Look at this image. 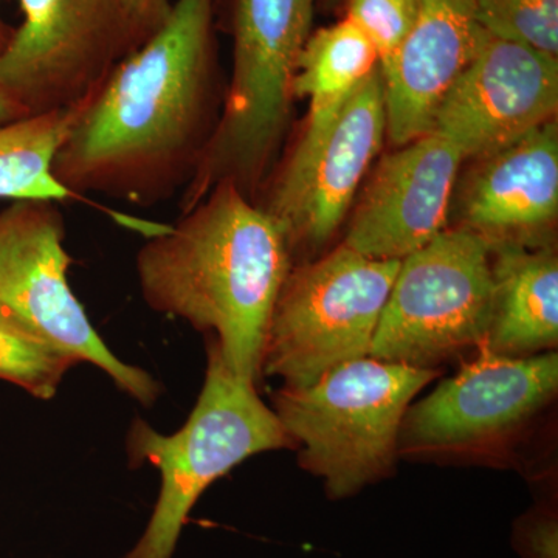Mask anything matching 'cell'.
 Instances as JSON below:
<instances>
[{
    "mask_svg": "<svg viewBox=\"0 0 558 558\" xmlns=\"http://www.w3.org/2000/svg\"><path fill=\"white\" fill-rule=\"evenodd\" d=\"M475 160L459 191V227L490 245H545L558 215L557 121Z\"/></svg>",
    "mask_w": 558,
    "mask_h": 558,
    "instance_id": "cell-14",
    "label": "cell"
},
{
    "mask_svg": "<svg viewBox=\"0 0 558 558\" xmlns=\"http://www.w3.org/2000/svg\"><path fill=\"white\" fill-rule=\"evenodd\" d=\"M207 355L199 399L179 432L160 435L137 418L128 433L131 464L159 469L161 488L148 529L124 558H171L191 509L216 480L253 454L295 447L256 384L229 368L215 339Z\"/></svg>",
    "mask_w": 558,
    "mask_h": 558,
    "instance_id": "cell-4",
    "label": "cell"
},
{
    "mask_svg": "<svg viewBox=\"0 0 558 558\" xmlns=\"http://www.w3.org/2000/svg\"><path fill=\"white\" fill-rule=\"evenodd\" d=\"M399 266L343 244L317 263L292 267L271 311L260 374L304 388L368 357Z\"/></svg>",
    "mask_w": 558,
    "mask_h": 558,
    "instance_id": "cell-6",
    "label": "cell"
},
{
    "mask_svg": "<svg viewBox=\"0 0 558 558\" xmlns=\"http://www.w3.org/2000/svg\"><path fill=\"white\" fill-rule=\"evenodd\" d=\"M64 241L65 219L58 202L14 201L0 211V314L76 362L105 371L117 387L143 405H153L159 384L110 352L72 292L73 258Z\"/></svg>",
    "mask_w": 558,
    "mask_h": 558,
    "instance_id": "cell-8",
    "label": "cell"
},
{
    "mask_svg": "<svg viewBox=\"0 0 558 558\" xmlns=\"http://www.w3.org/2000/svg\"><path fill=\"white\" fill-rule=\"evenodd\" d=\"M494 315L484 347L529 357L558 343V260L548 245L495 244Z\"/></svg>",
    "mask_w": 558,
    "mask_h": 558,
    "instance_id": "cell-16",
    "label": "cell"
},
{
    "mask_svg": "<svg viewBox=\"0 0 558 558\" xmlns=\"http://www.w3.org/2000/svg\"><path fill=\"white\" fill-rule=\"evenodd\" d=\"M438 374L368 355L307 387H282L274 411L303 447L301 465L325 480L330 497L343 498L389 472L411 400Z\"/></svg>",
    "mask_w": 558,
    "mask_h": 558,
    "instance_id": "cell-5",
    "label": "cell"
},
{
    "mask_svg": "<svg viewBox=\"0 0 558 558\" xmlns=\"http://www.w3.org/2000/svg\"><path fill=\"white\" fill-rule=\"evenodd\" d=\"M314 7L315 0H234L233 73L215 135L182 191L180 211L199 204L223 180L255 201L288 130Z\"/></svg>",
    "mask_w": 558,
    "mask_h": 558,
    "instance_id": "cell-3",
    "label": "cell"
},
{
    "mask_svg": "<svg viewBox=\"0 0 558 558\" xmlns=\"http://www.w3.org/2000/svg\"><path fill=\"white\" fill-rule=\"evenodd\" d=\"M494 315L490 244L447 227L400 260L369 357L438 369L465 349L484 347Z\"/></svg>",
    "mask_w": 558,
    "mask_h": 558,
    "instance_id": "cell-7",
    "label": "cell"
},
{
    "mask_svg": "<svg viewBox=\"0 0 558 558\" xmlns=\"http://www.w3.org/2000/svg\"><path fill=\"white\" fill-rule=\"evenodd\" d=\"M417 0H349V21L365 33L387 75L416 20Z\"/></svg>",
    "mask_w": 558,
    "mask_h": 558,
    "instance_id": "cell-21",
    "label": "cell"
},
{
    "mask_svg": "<svg viewBox=\"0 0 558 558\" xmlns=\"http://www.w3.org/2000/svg\"><path fill=\"white\" fill-rule=\"evenodd\" d=\"M80 109L81 105L0 124V199H78L57 182L51 165Z\"/></svg>",
    "mask_w": 558,
    "mask_h": 558,
    "instance_id": "cell-18",
    "label": "cell"
},
{
    "mask_svg": "<svg viewBox=\"0 0 558 558\" xmlns=\"http://www.w3.org/2000/svg\"><path fill=\"white\" fill-rule=\"evenodd\" d=\"M481 33L475 0H417L409 38L384 75L387 135L396 146L432 131L436 109L472 60Z\"/></svg>",
    "mask_w": 558,
    "mask_h": 558,
    "instance_id": "cell-15",
    "label": "cell"
},
{
    "mask_svg": "<svg viewBox=\"0 0 558 558\" xmlns=\"http://www.w3.org/2000/svg\"><path fill=\"white\" fill-rule=\"evenodd\" d=\"M532 558H557L556 520H539L527 532Z\"/></svg>",
    "mask_w": 558,
    "mask_h": 558,
    "instance_id": "cell-23",
    "label": "cell"
},
{
    "mask_svg": "<svg viewBox=\"0 0 558 558\" xmlns=\"http://www.w3.org/2000/svg\"><path fill=\"white\" fill-rule=\"evenodd\" d=\"M215 0H174L159 27L117 62L54 156L73 196L106 194L153 207L190 185L223 97L213 39Z\"/></svg>",
    "mask_w": 558,
    "mask_h": 558,
    "instance_id": "cell-1",
    "label": "cell"
},
{
    "mask_svg": "<svg viewBox=\"0 0 558 558\" xmlns=\"http://www.w3.org/2000/svg\"><path fill=\"white\" fill-rule=\"evenodd\" d=\"M387 137L380 68L352 94L326 130L301 135L258 207L277 220L290 250L328 242L351 208Z\"/></svg>",
    "mask_w": 558,
    "mask_h": 558,
    "instance_id": "cell-10",
    "label": "cell"
},
{
    "mask_svg": "<svg viewBox=\"0 0 558 558\" xmlns=\"http://www.w3.org/2000/svg\"><path fill=\"white\" fill-rule=\"evenodd\" d=\"M135 264L150 310L215 333L229 368L256 384L271 311L293 267L269 213L223 180L154 233Z\"/></svg>",
    "mask_w": 558,
    "mask_h": 558,
    "instance_id": "cell-2",
    "label": "cell"
},
{
    "mask_svg": "<svg viewBox=\"0 0 558 558\" xmlns=\"http://www.w3.org/2000/svg\"><path fill=\"white\" fill-rule=\"evenodd\" d=\"M480 27L558 58V0H475Z\"/></svg>",
    "mask_w": 558,
    "mask_h": 558,
    "instance_id": "cell-20",
    "label": "cell"
},
{
    "mask_svg": "<svg viewBox=\"0 0 558 558\" xmlns=\"http://www.w3.org/2000/svg\"><path fill=\"white\" fill-rule=\"evenodd\" d=\"M0 50V90L31 116L75 108L130 53L121 0H20Z\"/></svg>",
    "mask_w": 558,
    "mask_h": 558,
    "instance_id": "cell-9",
    "label": "cell"
},
{
    "mask_svg": "<svg viewBox=\"0 0 558 558\" xmlns=\"http://www.w3.org/2000/svg\"><path fill=\"white\" fill-rule=\"evenodd\" d=\"M379 68L373 44L348 17L312 33L292 84L293 98L310 101L301 135L326 130L352 94Z\"/></svg>",
    "mask_w": 558,
    "mask_h": 558,
    "instance_id": "cell-17",
    "label": "cell"
},
{
    "mask_svg": "<svg viewBox=\"0 0 558 558\" xmlns=\"http://www.w3.org/2000/svg\"><path fill=\"white\" fill-rule=\"evenodd\" d=\"M10 36L7 35L5 32V25H3L2 20H0V50L3 49V47L7 46V43H9Z\"/></svg>",
    "mask_w": 558,
    "mask_h": 558,
    "instance_id": "cell-25",
    "label": "cell"
},
{
    "mask_svg": "<svg viewBox=\"0 0 558 558\" xmlns=\"http://www.w3.org/2000/svg\"><path fill=\"white\" fill-rule=\"evenodd\" d=\"M28 116L31 113L22 108L20 102L14 101L13 98L0 90V124L11 123V121L21 120Z\"/></svg>",
    "mask_w": 558,
    "mask_h": 558,
    "instance_id": "cell-24",
    "label": "cell"
},
{
    "mask_svg": "<svg viewBox=\"0 0 558 558\" xmlns=\"http://www.w3.org/2000/svg\"><path fill=\"white\" fill-rule=\"evenodd\" d=\"M558 58L481 33L478 47L436 109L432 131L480 159L556 120Z\"/></svg>",
    "mask_w": 558,
    "mask_h": 558,
    "instance_id": "cell-11",
    "label": "cell"
},
{
    "mask_svg": "<svg viewBox=\"0 0 558 558\" xmlns=\"http://www.w3.org/2000/svg\"><path fill=\"white\" fill-rule=\"evenodd\" d=\"M475 362L410 407L399 446L446 450L508 435L556 396L557 352L506 357L480 348Z\"/></svg>",
    "mask_w": 558,
    "mask_h": 558,
    "instance_id": "cell-12",
    "label": "cell"
},
{
    "mask_svg": "<svg viewBox=\"0 0 558 558\" xmlns=\"http://www.w3.org/2000/svg\"><path fill=\"white\" fill-rule=\"evenodd\" d=\"M76 360L57 344L0 314V380L50 400Z\"/></svg>",
    "mask_w": 558,
    "mask_h": 558,
    "instance_id": "cell-19",
    "label": "cell"
},
{
    "mask_svg": "<svg viewBox=\"0 0 558 558\" xmlns=\"http://www.w3.org/2000/svg\"><path fill=\"white\" fill-rule=\"evenodd\" d=\"M465 157L438 131L381 159L349 223L347 247L374 259L402 260L447 229Z\"/></svg>",
    "mask_w": 558,
    "mask_h": 558,
    "instance_id": "cell-13",
    "label": "cell"
},
{
    "mask_svg": "<svg viewBox=\"0 0 558 558\" xmlns=\"http://www.w3.org/2000/svg\"><path fill=\"white\" fill-rule=\"evenodd\" d=\"M171 3V0H121L130 39V53L159 27L170 11Z\"/></svg>",
    "mask_w": 558,
    "mask_h": 558,
    "instance_id": "cell-22",
    "label": "cell"
}]
</instances>
